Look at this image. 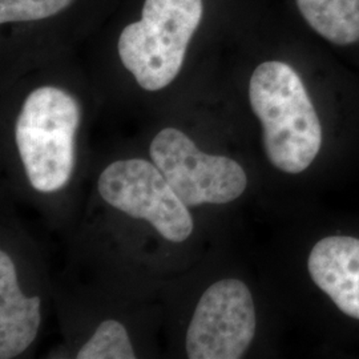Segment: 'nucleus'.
I'll list each match as a JSON object with an SVG mask.
<instances>
[{
  "label": "nucleus",
  "instance_id": "obj_10",
  "mask_svg": "<svg viewBox=\"0 0 359 359\" xmlns=\"http://www.w3.org/2000/svg\"><path fill=\"white\" fill-rule=\"evenodd\" d=\"M77 359H135L128 332L120 322L108 320L99 325L90 341L79 350Z\"/></svg>",
  "mask_w": 359,
  "mask_h": 359
},
{
  "label": "nucleus",
  "instance_id": "obj_6",
  "mask_svg": "<svg viewBox=\"0 0 359 359\" xmlns=\"http://www.w3.org/2000/svg\"><path fill=\"white\" fill-rule=\"evenodd\" d=\"M256 334V309L249 287L226 278L201 295L187 332L191 359H238Z\"/></svg>",
  "mask_w": 359,
  "mask_h": 359
},
{
  "label": "nucleus",
  "instance_id": "obj_5",
  "mask_svg": "<svg viewBox=\"0 0 359 359\" xmlns=\"http://www.w3.org/2000/svg\"><path fill=\"white\" fill-rule=\"evenodd\" d=\"M97 189L109 205L148 221L172 243H182L192 234L188 206L154 163L142 158L115 161L104 169Z\"/></svg>",
  "mask_w": 359,
  "mask_h": 359
},
{
  "label": "nucleus",
  "instance_id": "obj_7",
  "mask_svg": "<svg viewBox=\"0 0 359 359\" xmlns=\"http://www.w3.org/2000/svg\"><path fill=\"white\" fill-rule=\"evenodd\" d=\"M311 280L344 314L359 320V240L350 236L325 237L310 252Z\"/></svg>",
  "mask_w": 359,
  "mask_h": 359
},
{
  "label": "nucleus",
  "instance_id": "obj_3",
  "mask_svg": "<svg viewBox=\"0 0 359 359\" xmlns=\"http://www.w3.org/2000/svg\"><path fill=\"white\" fill-rule=\"evenodd\" d=\"M80 107L65 90L40 87L27 96L15 126V139L31 185L56 192L71 180Z\"/></svg>",
  "mask_w": 359,
  "mask_h": 359
},
{
  "label": "nucleus",
  "instance_id": "obj_1",
  "mask_svg": "<svg viewBox=\"0 0 359 359\" xmlns=\"http://www.w3.org/2000/svg\"><path fill=\"white\" fill-rule=\"evenodd\" d=\"M249 102L264 130L270 163L285 173L306 170L322 147V126L302 79L283 62L258 65Z\"/></svg>",
  "mask_w": 359,
  "mask_h": 359
},
{
  "label": "nucleus",
  "instance_id": "obj_2",
  "mask_svg": "<svg viewBox=\"0 0 359 359\" xmlns=\"http://www.w3.org/2000/svg\"><path fill=\"white\" fill-rule=\"evenodd\" d=\"M203 13V0H145L142 19L117 43L121 63L142 88L163 90L177 77Z\"/></svg>",
  "mask_w": 359,
  "mask_h": 359
},
{
  "label": "nucleus",
  "instance_id": "obj_4",
  "mask_svg": "<svg viewBox=\"0 0 359 359\" xmlns=\"http://www.w3.org/2000/svg\"><path fill=\"white\" fill-rule=\"evenodd\" d=\"M149 154L187 206L228 204L246 189L248 177L237 161L201 152L179 129L160 130Z\"/></svg>",
  "mask_w": 359,
  "mask_h": 359
},
{
  "label": "nucleus",
  "instance_id": "obj_11",
  "mask_svg": "<svg viewBox=\"0 0 359 359\" xmlns=\"http://www.w3.org/2000/svg\"><path fill=\"white\" fill-rule=\"evenodd\" d=\"M74 0H0V23L43 20L62 13Z\"/></svg>",
  "mask_w": 359,
  "mask_h": 359
},
{
  "label": "nucleus",
  "instance_id": "obj_8",
  "mask_svg": "<svg viewBox=\"0 0 359 359\" xmlns=\"http://www.w3.org/2000/svg\"><path fill=\"white\" fill-rule=\"evenodd\" d=\"M40 298L26 297L19 287L13 259L0 252V358L26 351L38 335Z\"/></svg>",
  "mask_w": 359,
  "mask_h": 359
},
{
  "label": "nucleus",
  "instance_id": "obj_9",
  "mask_svg": "<svg viewBox=\"0 0 359 359\" xmlns=\"http://www.w3.org/2000/svg\"><path fill=\"white\" fill-rule=\"evenodd\" d=\"M304 19L337 46L359 40V0H295Z\"/></svg>",
  "mask_w": 359,
  "mask_h": 359
}]
</instances>
